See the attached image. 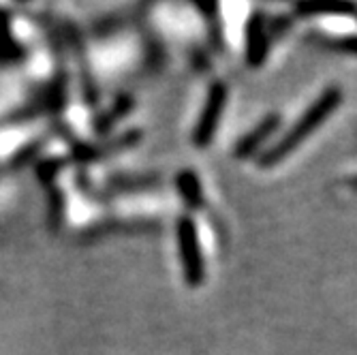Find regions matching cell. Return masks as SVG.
<instances>
[{"mask_svg":"<svg viewBox=\"0 0 357 355\" xmlns=\"http://www.w3.org/2000/svg\"><path fill=\"white\" fill-rule=\"evenodd\" d=\"M270 47V28L264 11H255L246 26V60L250 67H259Z\"/></svg>","mask_w":357,"mask_h":355,"instance_id":"277c9868","label":"cell"},{"mask_svg":"<svg viewBox=\"0 0 357 355\" xmlns=\"http://www.w3.org/2000/svg\"><path fill=\"white\" fill-rule=\"evenodd\" d=\"M227 84L222 82H214L210 92H208V99H206V105L199 114V120H197V126H195L192 131V142L197 148H206L212 144L214 139V133L218 128V122H220V116L227 107Z\"/></svg>","mask_w":357,"mask_h":355,"instance_id":"3957f363","label":"cell"},{"mask_svg":"<svg viewBox=\"0 0 357 355\" xmlns=\"http://www.w3.org/2000/svg\"><path fill=\"white\" fill-rule=\"evenodd\" d=\"M176 234H178V252H180L184 280L188 287H199L206 280V264L199 244V234L197 227H195L192 216L184 214L178 218Z\"/></svg>","mask_w":357,"mask_h":355,"instance_id":"7a4b0ae2","label":"cell"},{"mask_svg":"<svg viewBox=\"0 0 357 355\" xmlns=\"http://www.w3.org/2000/svg\"><path fill=\"white\" fill-rule=\"evenodd\" d=\"M22 47L15 43L11 37V28H9V15L0 13V62H11L20 58Z\"/></svg>","mask_w":357,"mask_h":355,"instance_id":"52a82bcc","label":"cell"},{"mask_svg":"<svg viewBox=\"0 0 357 355\" xmlns=\"http://www.w3.org/2000/svg\"><path fill=\"white\" fill-rule=\"evenodd\" d=\"M131 107H133V101L128 99V96H122V99H118L114 103V107L107 114H103V118L99 124H96V128H99V131H105V128H109L116 120H120L122 116H126L128 112H131Z\"/></svg>","mask_w":357,"mask_h":355,"instance_id":"ba28073f","label":"cell"},{"mask_svg":"<svg viewBox=\"0 0 357 355\" xmlns=\"http://www.w3.org/2000/svg\"><path fill=\"white\" fill-rule=\"evenodd\" d=\"M326 47H332L340 54H349L357 58V37H340V39H330L323 43Z\"/></svg>","mask_w":357,"mask_h":355,"instance_id":"9c48e42d","label":"cell"},{"mask_svg":"<svg viewBox=\"0 0 357 355\" xmlns=\"http://www.w3.org/2000/svg\"><path fill=\"white\" fill-rule=\"evenodd\" d=\"M178 190H180V195L182 199L188 204V208L192 210H197L204 206V190H202V182L197 178V174H195L192 169H184L178 178Z\"/></svg>","mask_w":357,"mask_h":355,"instance_id":"8992f818","label":"cell"},{"mask_svg":"<svg viewBox=\"0 0 357 355\" xmlns=\"http://www.w3.org/2000/svg\"><path fill=\"white\" fill-rule=\"evenodd\" d=\"M340 103H342V90L338 86L323 90L319 94V99L300 116V120L291 128H287L284 135L274 146H270L261 156H259V165L274 167V165L282 163L287 156L294 154L317 131V128L338 109Z\"/></svg>","mask_w":357,"mask_h":355,"instance_id":"6da1fadb","label":"cell"},{"mask_svg":"<svg viewBox=\"0 0 357 355\" xmlns=\"http://www.w3.org/2000/svg\"><path fill=\"white\" fill-rule=\"evenodd\" d=\"M349 184H351V188H353V190H357V178H353V180H351Z\"/></svg>","mask_w":357,"mask_h":355,"instance_id":"30bf717a","label":"cell"},{"mask_svg":"<svg viewBox=\"0 0 357 355\" xmlns=\"http://www.w3.org/2000/svg\"><path fill=\"white\" fill-rule=\"evenodd\" d=\"M280 126V116L278 114H270L266 116L261 122H259L255 128H250V131L236 144L234 148V156L236 158H250L259 152V148L266 146V142L278 131Z\"/></svg>","mask_w":357,"mask_h":355,"instance_id":"5b68a950","label":"cell"}]
</instances>
